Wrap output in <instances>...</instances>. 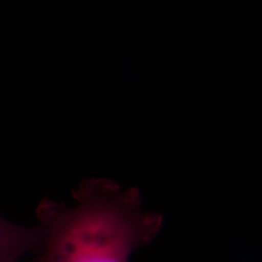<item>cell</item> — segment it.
Here are the masks:
<instances>
[{
	"mask_svg": "<svg viewBox=\"0 0 262 262\" xmlns=\"http://www.w3.org/2000/svg\"><path fill=\"white\" fill-rule=\"evenodd\" d=\"M72 201L39 203L41 245L34 262H129L162 231L163 216L143 206L139 189L113 180H84Z\"/></svg>",
	"mask_w": 262,
	"mask_h": 262,
	"instance_id": "obj_1",
	"label": "cell"
},
{
	"mask_svg": "<svg viewBox=\"0 0 262 262\" xmlns=\"http://www.w3.org/2000/svg\"><path fill=\"white\" fill-rule=\"evenodd\" d=\"M41 245V232L37 226H22L0 216V262H19Z\"/></svg>",
	"mask_w": 262,
	"mask_h": 262,
	"instance_id": "obj_2",
	"label": "cell"
}]
</instances>
